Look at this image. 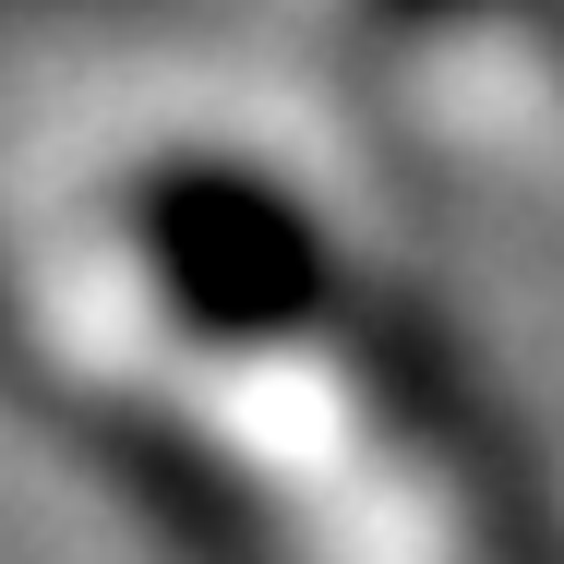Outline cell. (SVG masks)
Here are the masks:
<instances>
[{
    "mask_svg": "<svg viewBox=\"0 0 564 564\" xmlns=\"http://www.w3.org/2000/svg\"><path fill=\"white\" fill-rule=\"evenodd\" d=\"M132 228H144V264L156 289L181 301V325H205L228 348H289L348 313V264L337 240L301 217L276 181L228 169V156H193V169H156L132 193Z\"/></svg>",
    "mask_w": 564,
    "mask_h": 564,
    "instance_id": "obj_1",
    "label": "cell"
},
{
    "mask_svg": "<svg viewBox=\"0 0 564 564\" xmlns=\"http://www.w3.org/2000/svg\"><path fill=\"white\" fill-rule=\"evenodd\" d=\"M372 12H384V24H421V36H433V24H468V12H492V0H372Z\"/></svg>",
    "mask_w": 564,
    "mask_h": 564,
    "instance_id": "obj_2",
    "label": "cell"
}]
</instances>
